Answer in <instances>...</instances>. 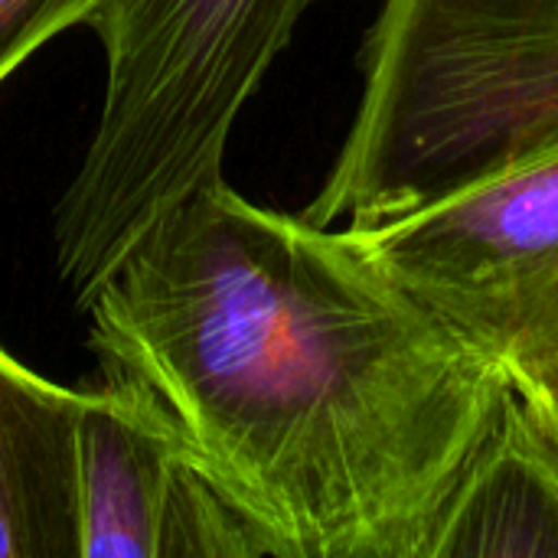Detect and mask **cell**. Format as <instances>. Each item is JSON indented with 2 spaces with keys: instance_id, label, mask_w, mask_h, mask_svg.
Segmentation results:
<instances>
[{
  "instance_id": "5",
  "label": "cell",
  "mask_w": 558,
  "mask_h": 558,
  "mask_svg": "<svg viewBox=\"0 0 558 558\" xmlns=\"http://www.w3.org/2000/svg\"><path fill=\"white\" fill-rule=\"evenodd\" d=\"M101 369L78 435L82 558H160L196 464L154 392L118 366Z\"/></svg>"
},
{
  "instance_id": "1",
  "label": "cell",
  "mask_w": 558,
  "mask_h": 558,
  "mask_svg": "<svg viewBox=\"0 0 558 558\" xmlns=\"http://www.w3.org/2000/svg\"><path fill=\"white\" fill-rule=\"evenodd\" d=\"M275 558H435L510 405L507 369L343 226L226 180L183 199L85 304Z\"/></svg>"
},
{
  "instance_id": "7",
  "label": "cell",
  "mask_w": 558,
  "mask_h": 558,
  "mask_svg": "<svg viewBox=\"0 0 558 558\" xmlns=\"http://www.w3.org/2000/svg\"><path fill=\"white\" fill-rule=\"evenodd\" d=\"M558 558V458L517 399L458 494L435 558Z\"/></svg>"
},
{
  "instance_id": "4",
  "label": "cell",
  "mask_w": 558,
  "mask_h": 558,
  "mask_svg": "<svg viewBox=\"0 0 558 558\" xmlns=\"http://www.w3.org/2000/svg\"><path fill=\"white\" fill-rule=\"evenodd\" d=\"M347 229L402 291L504 369L558 340V144Z\"/></svg>"
},
{
  "instance_id": "3",
  "label": "cell",
  "mask_w": 558,
  "mask_h": 558,
  "mask_svg": "<svg viewBox=\"0 0 558 558\" xmlns=\"http://www.w3.org/2000/svg\"><path fill=\"white\" fill-rule=\"evenodd\" d=\"M317 226H366L558 144V0H383Z\"/></svg>"
},
{
  "instance_id": "6",
  "label": "cell",
  "mask_w": 558,
  "mask_h": 558,
  "mask_svg": "<svg viewBox=\"0 0 558 558\" xmlns=\"http://www.w3.org/2000/svg\"><path fill=\"white\" fill-rule=\"evenodd\" d=\"M82 409L0 343V558H82Z\"/></svg>"
},
{
  "instance_id": "9",
  "label": "cell",
  "mask_w": 558,
  "mask_h": 558,
  "mask_svg": "<svg viewBox=\"0 0 558 558\" xmlns=\"http://www.w3.org/2000/svg\"><path fill=\"white\" fill-rule=\"evenodd\" d=\"M507 379L520 412L558 458V340L539 356L510 366Z\"/></svg>"
},
{
  "instance_id": "2",
  "label": "cell",
  "mask_w": 558,
  "mask_h": 558,
  "mask_svg": "<svg viewBox=\"0 0 558 558\" xmlns=\"http://www.w3.org/2000/svg\"><path fill=\"white\" fill-rule=\"evenodd\" d=\"M314 0H95L98 124L52 209L56 275L78 307L196 190Z\"/></svg>"
},
{
  "instance_id": "8",
  "label": "cell",
  "mask_w": 558,
  "mask_h": 558,
  "mask_svg": "<svg viewBox=\"0 0 558 558\" xmlns=\"http://www.w3.org/2000/svg\"><path fill=\"white\" fill-rule=\"evenodd\" d=\"M95 0H0V85L52 36L85 23Z\"/></svg>"
}]
</instances>
